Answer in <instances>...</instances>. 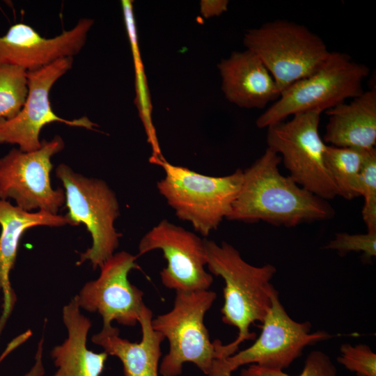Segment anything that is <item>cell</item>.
I'll use <instances>...</instances> for the list:
<instances>
[{
  "instance_id": "cell-1",
  "label": "cell",
  "mask_w": 376,
  "mask_h": 376,
  "mask_svg": "<svg viewBox=\"0 0 376 376\" xmlns=\"http://www.w3.org/2000/svg\"><path fill=\"white\" fill-rule=\"evenodd\" d=\"M281 162L280 156L267 148L242 171V186L226 219L294 227L334 216L327 201L300 187L289 175H282Z\"/></svg>"
},
{
  "instance_id": "cell-2",
  "label": "cell",
  "mask_w": 376,
  "mask_h": 376,
  "mask_svg": "<svg viewBox=\"0 0 376 376\" xmlns=\"http://www.w3.org/2000/svg\"><path fill=\"white\" fill-rule=\"evenodd\" d=\"M204 244L208 270L225 282L221 320L237 329L236 339L228 343L237 351L242 342L255 338L250 326L256 322L262 323L271 306L276 290L270 281L276 269L271 264L258 267L248 263L228 242L218 244L204 239Z\"/></svg>"
},
{
  "instance_id": "cell-3",
  "label": "cell",
  "mask_w": 376,
  "mask_h": 376,
  "mask_svg": "<svg viewBox=\"0 0 376 376\" xmlns=\"http://www.w3.org/2000/svg\"><path fill=\"white\" fill-rule=\"evenodd\" d=\"M175 292L172 309L152 320V329L169 343V352L161 361L159 373L178 376L184 363L189 362L207 375L214 360L230 355L219 340L210 341L204 324L205 315L217 294L209 290Z\"/></svg>"
},
{
  "instance_id": "cell-4",
  "label": "cell",
  "mask_w": 376,
  "mask_h": 376,
  "mask_svg": "<svg viewBox=\"0 0 376 376\" xmlns=\"http://www.w3.org/2000/svg\"><path fill=\"white\" fill-rule=\"evenodd\" d=\"M152 164L161 166L164 177L157 183L159 193L175 216L189 222L207 237L231 212L242 183V170L225 176H210L174 165L164 157Z\"/></svg>"
},
{
  "instance_id": "cell-5",
  "label": "cell",
  "mask_w": 376,
  "mask_h": 376,
  "mask_svg": "<svg viewBox=\"0 0 376 376\" xmlns=\"http://www.w3.org/2000/svg\"><path fill=\"white\" fill-rule=\"evenodd\" d=\"M369 68L346 53L330 52L311 75L295 82L256 120V126L267 128L290 116L307 111L322 113L352 99L364 91L363 82Z\"/></svg>"
},
{
  "instance_id": "cell-6",
  "label": "cell",
  "mask_w": 376,
  "mask_h": 376,
  "mask_svg": "<svg viewBox=\"0 0 376 376\" xmlns=\"http://www.w3.org/2000/svg\"><path fill=\"white\" fill-rule=\"evenodd\" d=\"M55 173L63 186L65 216L72 226L84 224L92 238L91 247L80 253L77 265L88 260L93 269L100 268L115 253L122 236L114 225L120 215L116 195L103 180L84 176L65 164L58 165Z\"/></svg>"
},
{
  "instance_id": "cell-7",
  "label": "cell",
  "mask_w": 376,
  "mask_h": 376,
  "mask_svg": "<svg viewBox=\"0 0 376 376\" xmlns=\"http://www.w3.org/2000/svg\"><path fill=\"white\" fill-rule=\"evenodd\" d=\"M243 42L265 65L281 93L313 73L330 53L318 35L287 19H276L248 30Z\"/></svg>"
},
{
  "instance_id": "cell-8",
  "label": "cell",
  "mask_w": 376,
  "mask_h": 376,
  "mask_svg": "<svg viewBox=\"0 0 376 376\" xmlns=\"http://www.w3.org/2000/svg\"><path fill=\"white\" fill-rule=\"evenodd\" d=\"M321 112L307 111L267 127V148L278 154L290 177L300 187L325 201L338 191L325 163L327 144L319 132Z\"/></svg>"
},
{
  "instance_id": "cell-9",
  "label": "cell",
  "mask_w": 376,
  "mask_h": 376,
  "mask_svg": "<svg viewBox=\"0 0 376 376\" xmlns=\"http://www.w3.org/2000/svg\"><path fill=\"white\" fill-rule=\"evenodd\" d=\"M60 136L41 141L40 147L30 152L13 148L0 158V199H13L28 212L42 210L56 214L65 202L63 189H53L50 173L52 157L64 149Z\"/></svg>"
},
{
  "instance_id": "cell-10",
  "label": "cell",
  "mask_w": 376,
  "mask_h": 376,
  "mask_svg": "<svg viewBox=\"0 0 376 376\" xmlns=\"http://www.w3.org/2000/svg\"><path fill=\"white\" fill-rule=\"evenodd\" d=\"M262 324L261 333L252 345L220 358L227 370L232 373L242 366L256 364L283 370L301 355L305 347L332 336L321 331L311 333L309 322L292 320L281 303L277 290Z\"/></svg>"
},
{
  "instance_id": "cell-11",
  "label": "cell",
  "mask_w": 376,
  "mask_h": 376,
  "mask_svg": "<svg viewBox=\"0 0 376 376\" xmlns=\"http://www.w3.org/2000/svg\"><path fill=\"white\" fill-rule=\"evenodd\" d=\"M74 58L67 57L38 70L28 72V95L20 111L10 119L0 118V144H14L22 151L30 152L41 146L40 133L52 123L94 130L97 125L86 116L67 120L58 116L49 100L54 84L72 67Z\"/></svg>"
},
{
  "instance_id": "cell-12",
  "label": "cell",
  "mask_w": 376,
  "mask_h": 376,
  "mask_svg": "<svg viewBox=\"0 0 376 376\" xmlns=\"http://www.w3.org/2000/svg\"><path fill=\"white\" fill-rule=\"evenodd\" d=\"M161 250L167 261L159 273L162 284L177 291L208 290L213 282L205 269L204 239L196 233L163 219L141 239L137 257Z\"/></svg>"
},
{
  "instance_id": "cell-13",
  "label": "cell",
  "mask_w": 376,
  "mask_h": 376,
  "mask_svg": "<svg viewBox=\"0 0 376 376\" xmlns=\"http://www.w3.org/2000/svg\"><path fill=\"white\" fill-rule=\"evenodd\" d=\"M136 256L122 251L115 253L100 267L99 277L85 283L77 295L79 308L98 313L103 326L113 320L125 326L139 322L145 307L143 292L132 284L128 274L139 269Z\"/></svg>"
},
{
  "instance_id": "cell-14",
  "label": "cell",
  "mask_w": 376,
  "mask_h": 376,
  "mask_svg": "<svg viewBox=\"0 0 376 376\" xmlns=\"http://www.w3.org/2000/svg\"><path fill=\"white\" fill-rule=\"evenodd\" d=\"M93 23V19H80L71 29L50 38L28 24H13L0 36V63L31 72L60 58H74L85 45Z\"/></svg>"
},
{
  "instance_id": "cell-15",
  "label": "cell",
  "mask_w": 376,
  "mask_h": 376,
  "mask_svg": "<svg viewBox=\"0 0 376 376\" xmlns=\"http://www.w3.org/2000/svg\"><path fill=\"white\" fill-rule=\"evenodd\" d=\"M221 89L231 103L246 109H264L281 91L265 65L249 49L234 52L218 64Z\"/></svg>"
},
{
  "instance_id": "cell-16",
  "label": "cell",
  "mask_w": 376,
  "mask_h": 376,
  "mask_svg": "<svg viewBox=\"0 0 376 376\" xmlns=\"http://www.w3.org/2000/svg\"><path fill=\"white\" fill-rule=\"evenodd\" d=\"M72 224L65 215L39 210L28 212L0 199V291L3 293V311L0 334L16 301L11 287L10 272L13 268L19 242L26 230L36 226L62 227Z\"/></svg>"
},
{
  "instance_id": "cell-17",
  "label": "cell",
  "mask_w": 376,
  "mask_h": 376,
  "mask_svg": "<svg viewBox=\"0 0 376 376\" xmlns=\"http://www.w3.org/2000/svg\"><path fill=\"white\" fill-rule=\"evenodd\" d=\"M152 312L145 306L139 320L142 334L139 343L121 338L119 329L111 324L103 326L91 340L108 355L120 359L125 376H159L161 345L165 338L152 329Z\"/></svg>"
},
{
  "instance_id": "cell-18",
  "label": "cell",
  "mask_w": 376,
  "mask_h": 376,
  "mask_svg": "<svg viewBox=\"0 0 376 376\" xmlns=\"http://www.w3.org/2000/svg\"><path fill=\"white\" fill-rule=\"evenodd\" d=\"M329 116L323 141L331 146L361 150L376 143V90L363 91L349 102L326 111Z\"/></svg>"
},
{
  "instance_id": "cell-19",
  "label": "cell",
  "mask_w": 376,
  "mask_h": 376,
  "mask_svg": "<svg viewBox=\"0 0 376 376\" xmlns=\"http://www.w3.org/2000/svg\"><path fill=\"white\" fill-rule=\"evenodd\" d=\"M63 320L68 338L52 350L57 368L54 376H100L108 354L87 348V336L92 324L81 313L77 295L63 306Z\"/></svg>"
},
{
  "instance_id": "cell-20",
  "label": "cell",
  "mask_w": 376,
  "mask_h": 376,
  "mask_svg": "<svg viewBox=\"0 0 376 376\" xmlns=\"http://www.w3.org/2000/svg\"><path fill=\"white\" fill-rule=\"evenodd\" d=\"M369 150L327 145L325 163L338 196L347 200L361 196L360 175Z\"/></svg>"
},
{
  "instance_id": "cell-21",
  "label": "cell",
  "mask_w": 376,
  "mask_h": 376,
  "mask_svg": "<svg viewBox=\"0 0 376 376\" xmlns=\"http://www.w3.org/2000/svg\"><path fill=\"white\" fill-rule=\"evenodd\" d=\"M125 24L131 45L135 68L136 92V104L147 135L148 142L150 143L152 148V156L158 157L162 155V152L157 138L155 129L152 123L150 96L144 74L143 65L139 54L134 19L131 17H127L125 19Z\"/></svg>"
},
{
  "instance_id": "cell-22",
  "label": "cell",
  "mask_w": 376,
  "mask_h": 376,
  "mask_svg": "<svg viewBox=\"0 0 376 376\" xmlns=\"http://www.w3.org/2000/svg\"><path fill=\"white\" fill-rule=\"evenodd\" d=\"M27 71L22 68L0 63V118L15 117L28 95Z\"/></svg>"
},
{
  "instance_id": "cell-23",
  "label": "cell",
  "mask_w": 376,
  "mask_h": 376,
  "mask_svg": "<svg viewBox=\"0 0 376 376\" xmlns=\"http://www.w3.org/2000/svg\"><path fill=\"white\" fill-rule=\"evenodd\" d=\"M360 195L364 198L362 217L368 232H376V150H370L360 175Z\"/></svg>"
},
{
  "instance_id": "cell-24",
  "label": "cell",
  "mask_w": 376,
  "mask_h": 376,
  "mask_svg": "<svg viewBox=\"0 0 376 376\" xmlns=\"http://www.w3.org/2000/svg\"><path fill=\"white\" fill-rule=\"evenodd\" d=\"M240 376H290L281 370L269 369L251 364L242 369ZM298 376H337L336 368L330 357L320 350L310 352L302 372Z\"/></svg>"
},
{
  "instance_id": "cell-25",
  "label": "cell",
  "mask_w": 376,
  "mask_h": 376,
  "mask_svg": "<svg viewBox=\"0 0 376 376\" xmlns=\"http://www.w3.org/2000/svg\"><path fill=\"white\" fill-rule=\"evenodd\" d=\"M339 363L357 376H376V354L365 344L343 343L340 347Z\"/></svg>"
},
{
  "instance_id": "cell-26",
  "label": "cell",
  "mask_w": 376,
  "mask_h": 376,
  "mask_svg": "<svg viewBox=\"0 0 376 376\" xmlns=\"http://www.w3.org/2000/svg\"><path fill=\"white\" fill-rule=\"evenodd\" d=\"M324 248L336 250L339 254H345L350 251L361 252L367 260H370L376 256V232L354 235L336 233L334 239Z\"/></svg>"
},
{
  "instance_id": "cell-27",
  "label": "cell",
  "mask_w": 376,
  "mask_h": 376,
  "mask_svg": "<svg viewBox=\"0 0 376 376\" xmlns=\"http://www.w3.org/2000/svg\"><path fill=\"white\" fill-rule=\"evenodd\" d=\"M228 5L226 0L202 1L201 13L206 17L219 15L227 10Z\"/></svg>"
},
{
  "instance_id": "cell-28",
  "label": "cell",
  "mask_w": 376,
  "mask_h": 376,
  "mask_svg": "<svg viewBox=\"0 0 376 376\" xmlns=\"http://www.w3.org/2000/svg\"><path fill=\"white\" fill-rule=\"evenodd\" d=\"M43 338L38 343L37 352L35 356V363L30 370L23 376H43L45 368L42 363Z\"/></svg>"
},
{
  "instance_id": "cell-29",
  "label": "cell",
  "mask_w": 376,
  "mask_h": 376,
  "mask_svg": "<svg viewBox=\"0 0 376 376\" xmlns=\"http://www.w3.org/2000/svg\"><path fill=\"white\" fill-rule=\"evenodd\" d=\"M231 372L222 364L221 359L214 361L209 373L206 376H231Z\"/></svg>"
}]
</instances>
